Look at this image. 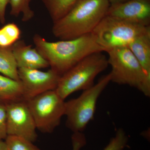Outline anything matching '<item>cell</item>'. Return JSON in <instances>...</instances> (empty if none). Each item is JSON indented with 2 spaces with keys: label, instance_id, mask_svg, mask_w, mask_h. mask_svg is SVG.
Wrapping results in <instances>:
<instances>
[{
  "label": "cell",
  "instance_id": "6da1fadb",
  "mask_svg": "<svg viewBox=\"0 0 150 150\" xmlns=\"http://www.w3.org/2000/svg\"><path fill=\"white\" fill-rule=\"evenodd\" d=\"M33 42L35 48L48 62L50 69L61 76L86 56L104 51L92 33L56 42H50L35 34Z\"/></svg>",
  "mask_w": 150,
  "mask_h": 150
},
{
  "label": "cell",
  "instance_id": "7a4b0ae2",
  "mask_svg": "<svg viewBox=\"0 0 150 150\" xmlns=\"http://www.w3.org/2000/svg\"><path fill=\"white\" fill-rule=\"evenodd\" d=\"M110 5L108 0H77L68 13L53 23L52 33L61 40L91 33L106 15Z\"/></svg>",
  "mask_w": 150,
  "mask_h": 150
},
{
  "label": "cell",
  "instance_id": "3957f363",
  "mask_svg": "<svg viewBox=\"0 0 150 150\" xmlns=\"http://www.w3.org/2000/svg\"><path fill=\"white\" fill-rule=\"evenodd\" d=\"M111 82L128 85L150 96V79L145 75L141 65L128 47H118L106 51Z\"/></svg>",
  "mask_w": 150,
  "mask_h": 150
},
{
  "label": "cell",
  "instance_id": "277c9868",
  "mask_svg": "<svg viewBox=\"0 0 150 150\" xmlns=\"http://www.w3.org/2000/svg\"><path fill=\"white\" fill-rule=\"evenodd\" d=\"M102 52L86 56L61 76L55 90L62 99L65 100L74 93L94 85L97 76L108 66L107 58Z\"/></svg>",
  "mask_w": 150,
  "mask_h": 150
},
{
  "label": "cell",
  "instance_id": "5b68a950",
  "mask_svg": "<svg viewBox=\"0 0 150 150\" xmlns=\"http://www.w3.org/2000/svg\"><path fill=\"white\" fill-rule=\"evenodd\" d=\"M110 82V74L105 75L77 98L65 102L66 126L73 133L83 132L93 120L98 98Z\"/></svg>",
  "mask_w": 150,
  "mask_h": 150
},
{
  "label": "cell",
  "instance_id": "8992f818",
  "mask_svg": "<svg viewBox=\"0 0 150 150\" xmlns=\"http://www.w3.org/2000/svg\"><path fill=\"white\" fill-rule=\"evenodd\" d=\"M149 32L150 26L105 16L92 33L98 44L106 52L112 48L127 47L137 37Z\"/></svg>",
  "mask_w": 150,
  "mask_h": 150
},
{
  "label": "cell",
  "instance_id": "52a82bcc",
  "mask_svg": "<svg viewBox=\"0 0 150 150\" xmlns=\"http://www.w3.org/2000/svg\"><path fill=\"white\" fill-rule=\"evenodd\" d=\"M25 101L37 129L42 133H52L65 115L64 100L56 90L46 91Z\"/></svg>",
  "mask_w": 150,
  "mask_h": 150
},
{
  "label": "cell",
  "instance_id": "ba28073f",
  "mask_svg": "<svg viewBox=\"0 0 150 150\" xmlns=\"http://www.w3.org/2000/svg\"><path fill=\"white\" fill-rule=\"evenodd\" d=\"M8 136H17L34 143L37 140L36 125L25 100L6 104Z\"/></svg>",
  "mask_w": 150,
  "mask_h": 150
},
{
  "label": "cell",
  "instance_id": "9c48e42d",
  "mask_svg": "<svg viewBox=\"0 0 150 150\" xmlns=\"http://www.w3.org/2000/svg\"><path fill=\"white\" fill-rule=\"evenodd\" d=\"M18 73L24 88L25 100L46 91L55 90L61 78L51 69L43 71L36 69L18 68Z\"/></svg>",
  "mask_w": 150,
  "mask_h": 150
},
{
  "label": "cell",
  "instance_id": "30bf717a",
  "mask_svg": "<svg viewBox=\"0 0 150 150\" xmlns=\"http://www.w3.org/2000/svg\"><path fill=\"white\" fill-rule=\"evenodd\" d=\"M106 16L144 26H150V0H129L110 5Z\"/></svg>",
  "mask_w": 150,
  "mask_h": 150
},
{
  "label": "cell",
  "instance_id": "8fae6325",
  "mask_svg": "<svg viewBox=\"0 0 150 150\" xmlns=\"http://www.w3.org/2000/svg\"><path fill=\"white\" fill-rule=\"evenodd\" d=\"M18 68L40 69L49 67V64L35 48L19 40L12 46Z\"/></svg>",
  "mask_w": 150,
  "mask_h": 150
},
{
  "label": "cell",
  "instance_id": "7c38bea8",
  "mask_svg": "<svg viewBox=\"0 0 150 150\" xmlns=\"http://www.w3.org/2000/svg\"><path fill=\"white\" fill-rule=\"evenodd\" d=\"M22 100L25 99L21 82L0 74V103L6 104Z\"/></svg>",
  "mask_w": 150,
  "mask_h": 150
},
{
  "label": "cell",
  "instance_id": "4fadbf2b",
  "mask_svg": "<svg viewBox=\"0 0 150 150\" xmlns=\"http://www.w3.org/2000/svg\"><path fill=\"white\" fill-rule=\"evenodd\" d=\"M127 47L137 58L145 75L150 79V32L137 37Z\"/></svg>",
  "mask_w": 150,
  "mask_h": 150
},
{
  "label": "cell",
  "instance_id": "5bb4252c",
  "mask_svg": "<svg viewBox=\"0 0 150 150\" xmlns=\"http://www.w3.org/2000/svg\"><path fill=\"white\" fill-rule=\"evenodd\" d=\"M0 73L11 79L20 81L18 76V67L12 46H0Z\"/></svg>",
  "mask_w": 150,
  "mask_h": 150
},
{
  "label": "cell",
  "instance_id": "9a60e30c",
  "mask_svg": "<svg viewBox=\"0 0 150 150\" xmlns=\"http://www.w3.org/2000/svg\"><path fill=\"white\" fill-rule=\"evenodd\" d=\"M77 0H41L53 22L64 16L69 11Z\"/></svg>",
  "mask_w": 150,
  "mask_h": 150
},
{
  "label": "cell",
  "instance_id": "2e32d148",
  "mask_svg": "<svg viewBox=\"0 0 150 150\" xmlns=\"http://www.w3.org/2000/svg\"><path fill=\"white\" fill-rule=\"evenodd\" d=\"M21 30L14 23H8L0 29V46L11 47L20 40Z\"/></svg>",
  "mask_w": 150,
  "mask_h": 150
},
{
  "label": "cell",
  "instance_id": "e0dca14e",
  "mask_svg": "<svg viewBox=\"0 0 150 150\" xmlns=\"http://www.w3.org/2000/svg\"><path fill=\"white\" fill-rule=\"evenodd\" d=\"M32 0H10V14L13 16L18 17L22 15V21L27 22L32 19L34 16V11L30 7Z\"/></svg>",
  "mask_w": 150,
  "mask_h": 150
},
{
  "label": "cell",
  "instance_id": "ac0fdd59",
  "mask_svg": "<svg viewBox=\"0 0 150 150\" xmlns=\"http://www.w3.org/2000/svg\"><path fill=\"white\" fill-rule=\"evenodd\" d=\"M4 141L8 150H41L33 142L22 137L8 135Z\"/></svg>",
  "mask_w": 150,
  "mask_h": 150
},
{
  "label": "cell",
  "instance_id": "d6986e66",
  "mask_svg": "<svg viewBox=\"0 0 150 150\" xmlns=\"http://www.w3.org/2000/svg\"><path fill=\"white\" fill-rule=\"evenodd\" d=\"M129 137L123 129H118L103 150H124L128 145Z\"/></svg>",
  "mask_w": 150,
  "mask_h": 150
},
{
  "label": "cell",
  "instance_id": "ffe728a7",
  "mask_svg": "<svg viewBox=\"0 0 150 150\" xmlns=\"http://www.w3.org/2000/svg\"><path fill=\"white\" fill-rule=\"evenodd\" d=\"M8 136L6 104L0 103V140H5Z\"/></svg>",
  "mask_w": 150,
  "mask_h": 150
},
{
  "label": "cell",
  "instance_id": "44dd1931",
  "mask_svg": "<svg viewBox=\"0 0 150 150\" xmlns=\"http://www.w3.org/2000/svg\"><path fill=\"white\" fill-rule=\"evenodd\" d=\"M71 142L72 150H80L86 144V138L83 132L73 133Z\"/></svg>",
  "mask_w": 150,
  "mask_h": 150
},
{
  "label": "cell",
  "instance_id": "7402d4cb",
  "mask_svg": "<svg viewBox=\"0 0 150 150\" xmlns=\"http://www.w3.org/2000/svg\"><path fill=\"white\" fill-rule=\"evenodd\" d=\"M10 0H0V22L4 24L6 21V11Z\"/></svg>",
  "mask_w": 150,
  "mask_h": 150
},
{
  "label": "cell",
  "instance_id": "603a6c76",
  "mask_svg": "<svg viewBox=\"0 0 150 150\" xmlns=\"http://www.w3.org/2000/svg\"><path fill=\"white\" fill-rule=\"evenodd\" d=\"M0 150H8L4 140H0Z\"/></svg>",
  "mask_w": 150,
  "mask_h": 150
},
{
  "label": "cell",
  "instance_id": "cb8c5ba5",
  "mask_svg": "<svg viewBox=\"0 0 150 150\" xmlns=\"http://www.w3.org/2000/svg\"><path fill=\"white\" fill-rule=\"evenodd\" d=\"M129 0H108L110 5L116 4H119L126 2Z\"/></svg>",
  "mask_w": 150,
  "mask_h": 150
}]
</instances>
